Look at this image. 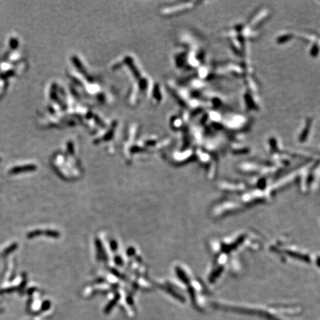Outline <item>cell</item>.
Here are the masks:
<instances>
[{
	"mask_svg": "<svg viewBox=\"0 0 320 320\" xmlns=\"http://www.w3.org/2000/svg\"><path fill=\"white\" fill-rule=\"evenodd\" d=\"M35 168L33 167V165H26V166H24V167H20V168H13L12 170H11V173H20V172H22V170H31V169H34Z\"/></svg>",
	"mask_w": 320,
	"mask_h": 320,
	"instance_id": "6da1fadb",
	"label": "cell"
},
{
	"mask_svg": "<svg viewBox=\"0 0 320 320\" xmlns=\"http://www.w3.org/2000/svg\"><path fill=\"white\" fill-rule=\"evenodd\" d=\"M22 55L20 52H17V51H14V53H11V54L8 56V60L10 62H15L17 59H20L21 58Z\"/></svg>",
	"mask_w": 320,
	"mask_h": 320,
	"instance_id": "7a4b0ae2",
	"label": "cell"
},
{
	"mask_svg": "<svg viewBox=\"0 0 320 320\" xmlns=\"http://www.w3.org/2000/svg\"><path fill=\"white\" fill-rule=\"evenodd\" d=\"M9 45L11 49H15L17 48V45H19V40L15 36H11L9 39Z\"/></svg>",
	"mask_w": 320,
	"mask_h": 320,
	"instance_id": "3957f363",
	"label": "cell"
}]
</instances>
